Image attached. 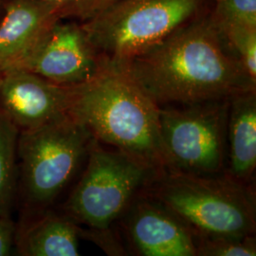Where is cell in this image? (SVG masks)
<instances>
[{
    "label": "cell",
    "mask_w": 256,
    "mask_h": 256,
    "mask_svg": "<svg viewBox=\"0 0 256 256\" xmlns=\"http://www.w3.org/2000/svg\"><path fill=\"white\" fill-rule=\"evenodd\" d=\"M208 16L119 66L158 106L224 100L256 90Z\"/></svg>",
    "instance_id": "1"
},
{
    "label": "cell",
    "mask_w": 256,
    "mask_h": 256,
    "mask_svg": "<svg viewBox=\"0 0 256 256\" xmlns=\"http://www.w3.org/2000/svg\"><path fill=\"white\" fill-rule=\"evenodd\" d=\"M70 114L102 144L158 173L165 171L160 106L124 68L106 64L95 78L74 86Z\"/></svg>",
    "instance_id": "2"
},
{
    "label": "cell",
    "mask_w": 256,
    "mask_h": 256,
    "mask_svg": "<svg viewBox=\"0 0 256 256\" xmlns=\"http://www.w3.org/2000/svg\"><path fill=\"white\" fill-rule=\"evenodd\" d=\"M144 191L180 220L194 239L254 236V192L226 173L162 171Z\"/></svg>",
    "instance_id": "3"
},
{
    "label": "cell",
    "mask_w": 256,
    "mask_h": 256,
    "mask_svg": "<svg viewBox=\"0 0 256 256\" xmlns=\"http://www.w3.org/2000/svg\"><path fill=\"white\" fill-rule=\"evenodd\" d=\"M212 0H118L82 23L106 63L120 66L210 12Z\"/></svg>",
    "instance_id": "4"
},
{
    "label": "cell",
    "mask_w": 256,
    "mask_h": 256,
    "mask_svg": "<svg viewBox=\"0 0 256 256\" xmlns=\"http://www.w3.org/2000/svg\"><path fill=\"white\" fill-rule=\"evenodd\" d=\"M92 140L72 115L19 132L18 185L28 208L46 210L86 158Z\"/></svg>",
    "instance_id": "5"
},
{
    "label": "cell",
    "mask_w": 256,
    "mask_h": 256,
    "mask_svg": "<svg viewBox=\"0 0 256 256\" xmlns=\"http://www.w3.org/2000/svg\"><path fill=\"white\" fill-rule=\"evenodd\" d=\"M80 180L64 203L68 218L93 232H110L115 220L158 172L93 138Z\"/></svg>",
    "instance_id": "6"
},
{
    "label": "cell",
    "mask_w": 256,
    "mask_h": 256,
    "mask_svg": "<svg viewBox=\"0 0 256 256\" xmlns=\"http://www.w3.org/2000/svg\"><path fill=\"white\" fill-rule=\"evenodd\" d=\"M230 99L160 106V130L168 172L225 173Z\"/></svg>",
    "instance_id": "7"
},
{
    "label": "cell",
    "mask_w": 256,
    "mask_h": 256,
    "mask_svg": "<svg viewBox=\"0 0 256 256\" xmlns=\"http://www.w3.org/2000/svg\"><path fill=\"white\" fill-rule=\"evenodd\" d=\"M106 64L82 23L62 19L48 28L16 68L60 86H76L95 78Z\"/></svg>",
    "instance_id": "8"
},
{
    "label": "cell",
    "mask_w": 256,
    "mask_h": 256,
    "mask_svg": "<svg viewBox=\"0 0 256 256\" xmlns=\"http://www.w3.org/2000/svg\"><path fill=\"white\" fill-rule=\"evenodd\" d=\"M74 86H60L23 68L0 72V111L19 132L70 114Z\"/></svg>",
    "instance_id": "9"
},
{
    "label": "cell",
    "mask_w": 256,
    "mask_h": 256,
    "mask_svg": "<svg viewBox=\"0 0 256 256\" xmlns=\"http://www.w3.org/2000/svg\"><path fill=\"white\" fill-rule=\"evenodd\" d=\"M130 245L144 256H198L191 230L144 190L124 212Z\"/></svg>",
    "instance_id": "10"
},
{
    "label": "cell",
    "mask_w": 256,
    "mask_h": 256,
    "mask_svg": "<svg viewBox=\"0 0 256 256\" xmlns=\"http://www.w3.org/2000/svg\"><path fill=\"white\" fill-rule=\"evenodd\" d=\"M0 21V72L18 68L62 16L43 0H5ZM64 20V19H63Z\"/></svg>",
    "instance_id": "11"
},
{
    "label": "cell",
    "mask_w": 256,
    "mask_h": 256,
    "mask_svg": "<svg viewBox=\"0 0 256 256\" xmlns=\"http://www.w3.org/2000/svg\"><path fill=\"white\" fill-rule=\"evenodd\" d=\"M226 174L248 186L256 167V90L229 100Z\"/></svg>",
    "instance_id": "12"
},
{
    "label": "cell",
    "mask_w": 256,
    "mask_h": 256,
    "mask_svg": "<svg viewBox=\"0 0 256 256\" xmlns=\"http://www.w3.org/2000/svg\"><path fill=\"white\" fill-rule=\"evenodd\" d=\"M81 229L66 216L45 210L19 238V254L78 256Z\"/></svg>",
    "instance_id": "13"
},
{
    "label": "cell",
    "mask_w": 256,
    "mask_h": 256,
    "mask_svg": "<svg viewBox=\"0 0 256 256\" xmlns=\"http://www.w3.org/2000/svg\"><path fill=\"white\" fill-rule=\"evenodd\" d=\"M19 130L0 111V216L10 218L18 178Z\"/></svg>",
    "instance_id": "14"
},
{
    "label": "cell",
    "mask_w": 256,
    "mask_h": 256,
    "mask_svg": "<svg viewBox=\"0 0 256 256\" xmlns=\"http://www.w3.org/2000/svg\"><path fill=\"white\" fill-rule=\"evenodd\" d=\"M214 28L256 82V27L232 24Z\"/></svg>",
    "instance_id": "15"
},
{
    "label": "cell",
    "mask_w": 256,
    "mask_h": 256,
    "mask_svg": "<svg viewBox=\"0 0 256 256\" xmlns=\"http://www.w3.org/2000/svg\"><path fill=\"white\" fill-rule=\"evenodd\" d=\"M208 16L216 28L232 24L256 27V0H212Z\"/></svg>",
    "instance_id": "16"
},
{
    "label": "cell",
    "mask_w": 256,
    "mask_h": 256,
    "mask_svg": "<svg viewBox=\"0 0 256 256\" xmlns=\"http://www.w3.org/2000/svg\"><path fill=\"white\" fill-rule=\"evenodd\" d=\"M198 256H256L254 236L245 238H198Z\"/></svg>",
    "instance_id": "17"
},
{
    "label": "cell",
    "mask_w": 256,
    "mask_h": 256,
    "mask_svg": "<svg viewBox=\"0 0 256 256\" xmlns=\"http://www.w3.org/2000/svg\"><path fill=\"white\" fill-rule=\"evenodd\" d=\"M5 0H0V2ZM54 3L62 18L80 23L95 18L118 0H43Z\"/></svg>",
    "instance_id": "18"
},
{
    "label": "cell",
    "mask_w": 256,
    "mask_h": 256,
    "mask_svg": "<svg viewBox=\"0 0 256 256\" xmlns=\"http://www.w3.org/2000/svg\"><path fill=\"white\" fill-rule=\"evenodd\" d=\"M16 238V228L10 218L0 216V256H10Z\"/></svg>",
    "instance_id": "19"
}]
</instances>
